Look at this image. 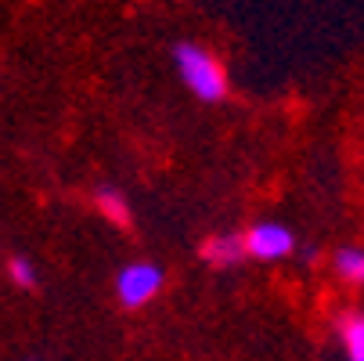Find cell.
<instances>
[{"label":"cell","instance_id":"1","mask_svg":"<svg viewBox=\"0 0 364 361\" xmlns=\"http://www.w3.org/2000/svg\"><path fill=\"white\" fill-rule=\"evenodd\" d=\"M173 58H177V73L184 76V83L202 98V101H220L228 94V80L220 62L202 51L198 43H177L173 47Z\"/></svg>","mask_w":364,"mask_h":361},{"label":"cell","instance_id":"2","mask_svg":"<svg viewBox=\"0 0 364 361\" xmlns=\"http://www.w3.org/2000/svg\"><path fill=\"white\" fill-rule=\"evenodd\" d=\"M159 289H163V268H155V264H130L116 278V293L127 307L148 303Z\"/></svg>","mask_w":364,"mask_h":361},{"label":"cell","instance_id":"3","mask_svg":"<svg viewBox=\"0 0 364 361\" xmlns=\"http://www.w3.org/2000/svg\"><path fill=\"white\" fill-rule=\"evenodd\" d=\"M245 246L256 261H282V256L292 253V235L282 224H256L245 235Z\"/></svg>","mask_w":364,"mask_h":361},{"label":"cell","instance_id":"4","mask_svg":"<svg viewBox=\"0 0 364 361\" xmlns=\"http://www.w3.org/2000/svg\"><path fill=\"white\" fill-rule=\"evenodd\" d=\"M245 253H249V246H245L242 235H217V239H210V242L202 246L205 264H217V268H231V264H238Z\"/></svg>","mask_w":364,"mask_h":361},{"label":"cell","instance_id":"5","mask_svg":"<svg viewBox=\"0 0 364 361\" xmlns=\"http://www.w3.org/2000/svg\"><path fill=\"white\" fill-rule=\"evenodd\" d=\"M336 271H339V278H346L353 286H364V249H353V246L339 249L336 253Z\"/></svg>","mask_w":364,"mask_h":361},{"label":"cell","instance_id":"6","mask_svg":"<svg viewBox=\"0 0 364 361\" xmlns=\"http://www.w3.org/2000/svg\"><path fill=\"white\" fill-rule=\"evenodd\" d=\"M343 343H346L350 361H364V315L343 318Z\"/></svg>","mask_w":364,"mask_h":361},{"label":"cell","instance_id":"7","mask_svg":"<svg viewBox=\"0 0 364 361\" xmlns=\"http://www.w3.org/2000/svg\"><path fill=\"white\" fill-rule=\"evenodd\" d=\"M97 210L105 214L109 221H116V224H130L127 199H123L119 192H112V188H101V192H97Z\"/></svg>","mask_w":364,"mask_h":361},{"label":"cell","instance_id":"8","mask_svg":"<svg viewBox=\"0 0 364 361\" xmlns=\"http://www.w3.org/2000/svg\"><path fill=\"white\" fill-rule=\"evenodd\" d=\"M11 278H15L18 286H36V268L26 261V256H18V261L11 264Z\"/></svg>","mask_w":364,"mask_h":361}]
</instances>
